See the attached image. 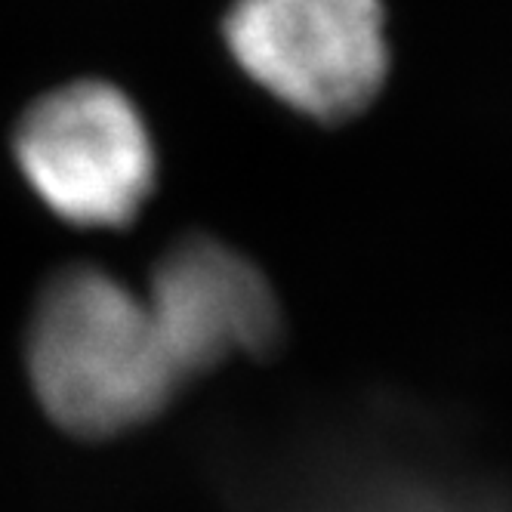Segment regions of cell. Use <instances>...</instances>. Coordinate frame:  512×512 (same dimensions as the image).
Masks as SVG:
<instances>
[{"instance_id":"obj_1","label":"cell","mask_w":512,"mask_h":512,"mask_svg":"<svg viewBox=\"0 0 512 512\" xmlns=\"http://www.w3.org/2000/svg\"><path fill=\"white\" fill-rule=\"evenodd\" d=\"M28 374L44 411L84 438L155 420L182 386L145 300L93 266L65 269L44 287Z\"/></svg>"},{"instance_id":"obj_3","label":"cell","mask_w":512,"mask_h":512,"mask_svg":"<svg viewBox=\"0 0 512 512\" xmlns=\"http://www.w3.org/2000/svg\"><path fill=\"white\" fill-rule=\"evenodd\" d=\"M31 189L68 223L124 226L152 192L155 152L133 102L81 81L34 102L16 136Z\"/></svg>"},{"instance_id":"obj_4","label":"cell","mask_w":512,"mask_h":512,"mask_svg":"<svg viewBox=\"0 0 512 512\" xmlns=\"http://www.w3.org/2000/svg\"><path fill=\"white\" fill-rule=\"evenodd\" d=\"M145 306L182 383L232 358H266L284 334L278 297L260 266L207 235L167 247Z\"/></svg>"},{"instance_id":"obj_2","label":"cell","mask_w":512,"mask_h":512,"mask_svg":"<svg viewBox=\"0 0 512 512\" xmlns=\"http://www.w3.org/2000/svg\"><path fill=\"white\" fill-rule=\"evenodd\" d=\"M223 38L247 78L315 121L355 118L389 75L380 0H235Z\"/></svg>"},{"instance_id":"obj_5","label":"cell","mask_w":512,"mask_h":512,"mask_svg":"<svg viewBox=\"0 0 512 512\" xmlns=\"http://www.w3.org/2000/svg\"><path fill=\"white\" fill-rule=\"evenodd\" d=\"M250 512H512L491 479L411 454H321L253 491Z\"/></svg>"}]
</instances>
